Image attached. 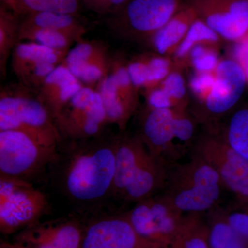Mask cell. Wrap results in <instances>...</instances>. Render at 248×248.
<instances>
[{"label": "cell", "instance_id": "6da1fadb", "mask_svg": "<svg viewBox=\"0 0 248 248\" xmlns=\"http://www.w3.org/2000/svg\"><path fill=\"white\" fill-rule=\"evenodd\" d=\"M117 138L104 134L83 141H68L69 146L60 152V189L70 200L78 203H97L112 195L115 174Z\"/></svg>", "mask_w": 248, "mask_h": 248}, {"label": "cell", "instance_id": "7a4b0ae2", "mask_svg": "<svg viewBox=\"0 0 248 248\" xmlns=\"http://www.w3.org/2000/svg\"><path fill=\"white\" fill-rule=\"evenodd\" d=\"M166 177L164 164L151 154L141 138H117L112 195L138 203L154 195Z\"/></svg>", "mask_w": 248, "mask_h": 248}, {"label": "cell", "instance_id": "3957f363", "mask_svg": "<svg viewBox=\"0 0 248 248\" xmlns=\"http://www.w3.org/2000/svg\"><path fill=\"white\" fill-rule=\"evenodd\" d=\"M18 130L41 144L58 148L63 139L55 120L31 89L19 84L0 93V130Z\"/></svg>", "mask_w": 248, "mask_h": 248}, {"label": "cell", "instance_id": "277c9868", "mask_svg": "<svg viewBox=\"0 0 248 248\" xmlns=\"http://www.w3.org/2000/svg\"><path fill=\"white\" fill-rule=\"evenodd\" d=\"M164 197L181 213H197L212 208L221 195V179L216 170L197 156L167 175Z\"/></svg>", "mask_w": 248, "mask_h": 248}, {"label": "cell", "instance_id": "5b68a950", "mask_svg": "<svg viewBox=\"0 0 248 248\" xmlns=\"http://www.w3.org/2000/svg\"><path fill=\"white\" fill-rule=\"evenodd\" d=\"M46 196L32 182L0 176V231L16 234L40 221L47 212Z\"/></svg>", "mask_w": 248, "mask_h": 248}, {"label": "cell", "instance_id": "8992f818", "mask_svg": "<svg viewBox=\"0 0 248 248\" xmlns=\"http://www.w3.org/2000/svg\"><path fill=\"white\" fill-rule=\"evenodd\" d=\"M58 149L18 130H0V176L32 183L55 162Z\"/></svg>", "mask_w": 248, "mask_h": 248}, {"label": "cell", "instance_id": "52a82bcc", "mask_svg": "<svg viewBox=\"0 0 248 248\" xmlns=\"http://www.w3.org/2000/svg\"><path fill=\"white\" fill-rule=\"evenodd\" d=\"M164 196L140 201L126 214L134 229L142 239L155 248H164L172 242L186 217Z\"/></svg>", "mask_w": 248, "mask_h": 248}, {"label": "cell", "instance_id": "ba28073f", "mask_svg": "<svg viewBox=\"0 0 248 248\" xmlns=\"http://www.w3.org/2000/svg\"><path fill=\"white\" fill-rule=\"evenodd\" d=\"M55 123L63 140L71 141L99 136L109 124L99 93L85 86L65 106Z\"/></svg>", "mask_w": 248, "mask_h": 248}, {"label": "cell", "instance_id": "9c48e42d", "mask_svg": "<svg viewBox=\"0 0 248 248\" xmlns=\"http://www.w3.org/2000/svg\"><path fill=\"white\" fill-rule=\"evenodd\" d=\"M177 0H128L120 9L107 16L108 28L120 32L125 29L135 33L158 31L172 18Z\"/></svg>", "mask_w": 248, "mask_h": 248}, {"label": "cell", "instance_id": "30bf717a", "mask_svg": "<svg viewBox=\"0 0 248 248\" xmlns=\"http://www.w3.org/2000/svg\"><path fill=\"white\" fill-rule=\"evenodd\" d=\"M67 54L35 42H19L11 55V67L19 84L37 93Z\"/></svg>", "mask_w": 248, "mask_h": 248}, {"label": "cell", "instance_id": "8fae6325", "mask_svg": "<svg viewBox=\"0 0 248 248\" xmlns=\"http://www.w3.org/2000/svg\"><path fill=\"white\" fill-rule=\"evenodd\" d=\"M85 228L78 218L39 221L15 234V241L28 248H81Z\"/></svg>", "mask_w": 248, "mask_h": 248}, {"label": "cell", "instance_id": "7c38bea8", "mask_svg": "<svg viewBox=\"0 0 248 248\" xmlns=\"http://www.w3.org/2000/svg\"><path fill=\"white\" fill-rule=\"evenodd\" d=\"M133 86L128 68L112 59L109 73L95 89L102 98L108 124H115L121 129L125 126L133 109Z\"/></svg>", "mask_w": 248, "mask_h": 248}, {"label": "cell", "instance_id": "4fadbf2b", "mask_svg": "<svg viewBox=\"0 0 248 248\" xmlns=\"http://www.w3.org/2000/svg\"><path fill=\"white\" fill-rule=\"evenodd\" d=\"M81 248H155L142 239L126 215L107 216L85 228Z\"/></svg>", "mask_w": 248, "mask_h": 248}, {"label": "cell", "instance_id": "5bb4252c", "mask_svg": "<svg viewBox=\"0 0 248 248\" xmlns=\"http://www.w3.org/2000/svg\"><path fill=\"white\" fill-rule=\"evenodd\" d=\"M62 63L85 86L92 88L109 73L111 58L102 42L83 40L69 50Z\"/></svg>", "mask_w": 248, "mask_h": 248}, {"label": "cell", "instance_id": "9a60e30c", "mask_svg": "<svg viewBox=\"0 0 248 248\" xmlns=\"http://www.w3.org/2000/svg\"><path fill=\"white\" fill-rule=\"evenodd\" d=\"M216 170L225 184L240 198L248 202V161L229 145L210 143L197 154Z\"/></svg>", "mask_w": 248, "mask_h": 248}, {"label": "cell", "instance_id": "2e32d148", "mask_svg": "<svg viewBox=\"0 0 248 248\" xmlns=\"http://www.w3.org/2000/svg\"><path fill=\"white\" fill-rule=\"evenodd\" d=\"M246 76L239 63L232 60L221 62L217 68V77L207 98L208 110L221 114L231 109L242 95Z\"/></svg>", "mask_w": 248, "mask_h": 248}, {"label": "cell", "instance_id": "e0dca14e", "mask_svg": "<svg viewBox=\"0 0 248 248\" xmlns=\"http://www.w3.org/2000/svg\"><path fill=\"white\" fill-rule=\"evenodd\" d=\"M84 86L62 63L46 78L35 93L55 122L65 106Z\"/></svg>", "mask_w": 248, "mask_h": 248}, {"label": "cell", "instance_id": "ac0fdd59", "mask_svg": "<svg viewBox=\"0 0 248 248\" xmlns=\"http://www.w3.org/2000/svg\"><path fill=\"white\" fill-rule=\"evenodd\" d=\"M175 119L169 108H153L143 125L142 141L151 154L164 164V153L173 139Z\"/></svg>", "mask_w": 248, "mask_h": 248}, {"label": "cell", "instance_id": "d6986e66", "mask_svg": "<svg viewBox=\"0 0 248 248\" xmlns=\"http://www.w3.org/2000/svg\"><path fill=\"white\" fill-rule=\"evenodd\" d=\"M205 23L225 38H240L248 30V0H234L231 11L208 15Z\"/></svg>", "mask_w": 248, "mask_h": 248}, {"label": "cell", "instance_id": "ffe728a7", "mask_svg": "<svg viewBox=\"0 0 248 248\" xmlns=\"http://www.w3.org/2000/svg\"><path fill=\"white\" fill-rule=\"evenodd\" d=\"M24 16L20 27L62 31L76 36L80 40H84L83 37L86 33V27L80 20L79 15L37 11Z\"/></svg>", "mask_w": 248, "mask_h": 248}, {"label": "cell", "instance_id": "44dd1931", "mask_svg": "<svg viewBox=\"0 0 248 248\" xmlns=\"http://www.w3.org/2000/svg\"><path fill=\"white\" fill-rule=\"evenodd\" d=\"M21 15L4 5H0V73L5 78L8 62L19 43Z\"/></svg>", "mask_w": 248, "mask_h": 248}, {"label": "cell", "instance_id": "7402d4cb", "mask_svg": "<svg viewBox=\"0 0 248 248\" xmlns=\"http://www.w3.org/2000/svg\"><path fill=\"white\" fill-rule=\"evenodd\" d=\"M80 41L76 36L62 31L48 29H19V42H35L58 51L68 53L71 46Z\"/></svg>", "mask_w": 248, "mask_h": 248}, {"label": "cell", "instance_id": "603a6c76", "mask_svg": "<svg viewBox=\"0 0 248 248\" xmlns=\"http://www.w3.org/2000/svg\"><path fill=\"white\" fill-rule=\"evenodd\" d=\"M208 231L195 217H186L176 237L164 248H210Z\"/></svg>", "mask_w": 248, "mask_h": 248}, {"label": "cell", "instance_id": "cb8c5ba5", "mask_svg": "<svg viewBox=\"0 0 248 248\" xmlns=\"http://www.w3.org/2000/svg\"><path fill=\"white\" fill-rule=\"evenodd\" d=\"M81 0H16V12L21 16L37 11L79 15Z\"/></svg>", "mask_w": 248, "mask_h": 248}, {"label": "cell", "instance_id": "d4e9b609", "mask_svg": "<svg viewBox=\"0 0 248 248\" xmlns=\"http://www.w3.org/2000/svg\"><path fill=\"white\" fill-rule=\"evenodd\" d=\"M228 144L248 161V110L238 111L232 118Z\"/></svg>", "mask_w": 248, "mask_h": 248}, {"label": "cell", "instance_id": "484cf974", "mask_svg": "<svg viewBox=\"0 0 248 248\" xmlns=\"http://www.w3.org/2000/svg\"><path fill=\"white\" fill-rule=\"evenodd\" d=\"M208 243L210 248H248V243L226 221L217 222L209 230Z\"/></svg>", "mask_w": 248, "mask_h": 248}, {"label": "cell", "instance_id": "4316f807", "mask_svg": "<svg viewBox=\"0 0 248 248\" xmlns=\"http://www.w3.org/2000/svg\"><path fill=\"white\" fill-rule=\"evenodd\" d=\"M187 31V24L183 18H172L155 35V45L158 52L164 54L177 43Z\"/></svg>", "mask_w": 248, "mask_h": 248}, {"label": "cell", "instance_id": "83f0119b", "mask_svg": "<svg viewBox=\"0 0 248 248\" xmlns=\"http://www.w3.org/2000/svg\"><path fill=\"white\" fill-rule=\"evenodd\" d=\"M218 39L217 32L207 25L206 23L196 21L192 23L187 31L186 38L177 50V55L183 56L187 53L195 42L202 40L216 41Z\"/></svg>", "mask_w": 248, "mask_h": 248}, {"label": "cell", "instance_id": "f1b7e54d", "mask_svg": "<svg viewBox=\"0 0 248 248\" xmlns=\"http://www.w3.org/2000/svg\"><path fill=\"white\" fill-rule=\"evenodd\" d=\"M128 0H81L83 7L99 16H108L120 9Z\"/></svg>", "mask_w": 248, "mask_h": 248}, {"label": "cell", "instance_id": "f546056e", "mask_svg": "<svg viewBox=\"0 0 248 248\" xmlns=\"http://www.w3.org/2000/svg\"><path fill=\"white\" fill-rule=\"evenodd\" d=\"M163 89L169 94L170 97L180 99L186 93L185 85L182 77L176 73L169 75L165 79Z\"/></svg>", "mask_w": 248, "mask_h": 248}, {"label": "cell", "instance_id": "4dcf8cb0", "mask_svg": "<svg viewBox=\"0 0 248 248\" xmlns=\"http://www.w3.org/2000/svg\"><path fill=\"white\" fill-rule=\"evenodd\" d=\"M226 221L242 239L248 243V214L232 213Z\"/></svg>", "mask_w": 248, "mask_h": 248}, {"label": "cell", "instance_id": "1f68e13d", "mask_svg": "<svg viewBox=\"0 0 248 248\" xmlns=\"http://www.w3.org/2000/svg\"><path fill=\"white\" fill-rule=\"evenodd\" d=\"M150 69V83L164 79L169 72V62L165 59L155 58L148 62Z\"/></svg>", "mask_w": 248, "mask_h": 248}, {"label": "cell", "instance_id": "d6a6232c", "mask_svg": "<svg viewBox=\"0 0 248 248\" xmlns=\"http://www.w3.org/2000/svg\"><path fill=\"white\" fill-rule=\"evenodd\" d=\"M193 59V64L200 71H210L213 70L217 64V57L214 53L204 50L198 56Z\"/></svg>", "mask_w": 248, "mask_h": 248}, {"label": "cell", "instance_id": "836d02e7", "mask_svg": "<svg viewBox=\"0 0 248 248\" xmlns=\"http://www.w3.org/2000/svg\"><path fill=\"white\" fill-rule=\"evenodd\" d=\"M215 78H214L211 75L203 74L196 76L191 81V86L192 89L197 93H203L206 92L208 90L211 91L214 84H215Z\"/></svg>", "mask_w": 248, "mask_h": 248}, {"label": "cell", "instance_id": "e575fe53", "mask_svg": "<svg viewBox=\"0 0 248 248\" xmlns=\"http://www.w3.org/2000/svg\"><path fill=\"white\" fill-rule=\"evenodd\" d=\"M148 101L153 108H169L170 107V97L164 89L153 91Z\"/></svg>", "mask_w": 248, "mask_h": 248}, {"label": "cell", "instance_id": "d590c367", "mask_svg": "<svg viewBox=\"0 0 248 248\" xmlns=\"http://www.w3.org/2000/svg\"><path fill=\"white\" fill-rule=\"evenodd\" d=\"M174 131L176 138L183 141H186L190 139L193 133V126L190 121L186 119H175Z\"/></svg>", "mask_w": 248, "mask_h": 248}, {"label": "cell", "instance_id": "8d00e7d4", "mask_svg": "<svg viewBox=\"0 0 248 248\" xmlns=\"http://www.w3.org/2000/svg\"><path fill=\"white\" fill-rule=\"evenodd\" d=\"M235 55L239 60L241 66L248 79V38L236 46L235 49Z\"/></svg>", "mask_w": 248, "mask_h": 248}, {"label": "cell", "instance_id": "74e56055", "mask_svg": "<svg viewBox=\"0 0 248 248\" xmlns=\"http://www.w3.org/2000/svg\"><path fill=\"white\" fill-rule=\"evenodd\" d=\"M0 248H28L24 244L18 242L17 241H1L0 244Z\"/></svg>", "mask_w": 248, "mask_h": 248}, {"label": "cell", "instance_id": "f35d334b", "mask_svg": "<svg viewBox=\"0 0 248 248\" xmlns=\"http://www.w3.org/2000/svg\"><path fill=\"white\" fill-rule=\"evenodd\" d=\"M1 4L16 12V0H1Z\"/></svg>", "mask_w": 248, "mask_h": 248}]
</instances>
